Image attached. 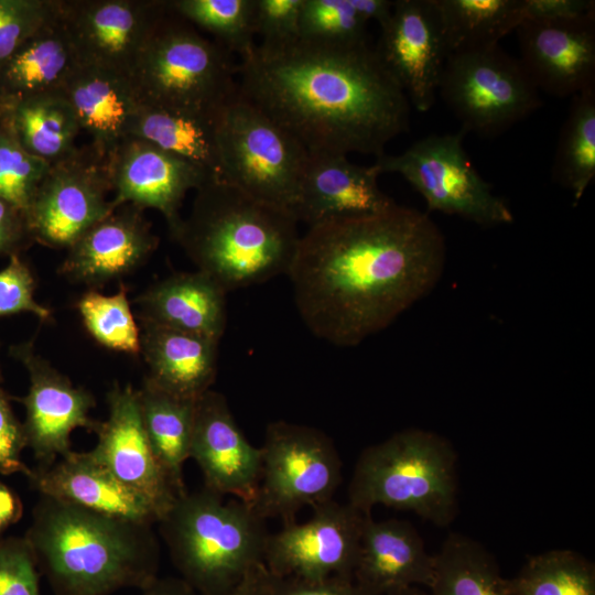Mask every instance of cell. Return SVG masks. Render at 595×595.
Masks as SVG:
<instances>
[{
	"label": "cell",
	"instance_id": "29",
	"mask_svg": "<svg viewBox=\"0 0 595 595\" xmlns=\"http://www.w3.org/2000/svg\"><path fill=\"white\" fill-rule=\"evenodd\" d=\"M0 123L30 154L50 163L76 149L80 126L62 91L0 104Z\"/></svg>",
	"mask_w": 595,
	"mask_h": 595
},
{
	"label": "cell",
	"instance_id": "22",
	"mask_svg": "<svg viewBox=\"0 0 595 595\" xmlns=\"http://www.w3.org/2000/svg\"><path fill=\"white\" fill-rule=\"evenodd\" d=\"M379 170L354 164L343 154H309L294 217L307 227L378 214L397 203L378 184Z\"/></svg>",
	"mask_w": 595,
	"mask_h": 595
},
{
	"label": "cell",
	"instance_id": "25",
	"mask_svg": "<svg viewBox=\"0 0 595 595\" xmlns=\"http://www.w3.org/2000/svg\"><path fill=\"white\" fill-rule=\"evenodd\" d=\"M141 351L150 382L175 396L197 400L217 374L219 340L140 322Z\"/></svg>",
	"mask_w": 595,
	"mask_h": 595
},
{
	"label": "cell",
	"instance_id": "52",
	"mask_svg": "<svg viewBox=\"0 0 595 595\" xmlns=\"http://www.w3.org/2000/svg\"><path fill=\"white\" fill-rule=\"evenodd\" d=\"M387 595H431L430 592L423 591L419 586H410L405 588H401L394 592H391Z\"/></svg>",
	"mask_w": 595,
	"mask_h": 595
},
{
	"label": "cell",
	"instance_id": "35",
	"mask_svg": "<svg viewBox=\"0 0 595 595\" xmlns=\"http://www.w3.org/2000/svg\"><path fill=\"white\" fill-rule=\"evenodd\" d=\"M508 582L512 595H595V566L575 551L550 550L530 556Z\"/></svg>",
	"mask_w": 595,
	"mask_h": 595
},
{
	"label": "cell",
	"instance_id": "7",
	"mask_svg": "<svg viewBox=\"0 0 595 595\" xmlns=\"http://www.w3.org/2000/svg\"><path fill=\"white\" fill-rule=\"evenodd\" d=\"M130 80L139 104L181 112L216 116L238 95L232 54L171 7Z\"/></svg>",
	"mask_w": 595,
	"mask_h": 595
},
{
	"label": "cell",
	"instance_id": "18",
	"mask_svg": "<svg viewBox=\"0 0 595 595\" xmlns=\"http://www.w3.org/2000/svg\"><path fill=\"white\" fill-rule=\"evenodd\" d=\"M107 163L113 206L133 204L156 209L170 232L182 220L180 209L187 192L214 178L197 165L134 137L125 139Z\"/></svg>",
	"mask_w": 595,
	"mask_h": 595
},
{
	"label": "cell",
	"instance_id": "8",
	"mask_svg": "<svg viewBox=\"0 0 595 595\" xmlns=\"http://www.w3.org/2000/svg\"><path fill=\"white\" fill-rule=\"evenodd\" d=\"M216 133L223 180L294 216L309 159L303 145L239 94L220 109Z\"/></svg>",
	"mask_w": 595,
	"mask_h": 595
},
{
	"label": "cell",
	"instance_id": "36",
	"mask_svg": "<svg viewBox=\"0 0 595 595\" xmlns=\"http://www.w3.org/2000/svg\"><path fill=\"white\" fill-rule=\"evenodd\" d=\"M171 9L215 36L231 54L245 55L255 44V0H173Z\"/></svg>",
	"mask_w": 595,
	"mask_h": 595
},
{
	"label": "cell",
	"instance_id": "20",
	"mask_svg": "<svg viewBox=\"0 0 595 595\" xmlns=\"http://www.w3.org/2000/svg\"><path fill=\"white\" fill-rule=\"evenodd\" d=\"M516 33L519 61L539 91L567 97L595 87V15L524 20Z\"/></svg>",
	"mask_w": 595,
	"mask_h": 595
},
{
	"label": "cell",
	"instance_id": "1",
	"mask_svg": "<svg viewBox=\"0 0 595 595\" xmlns=\"http://www.w3.org/2000/svg\"><path fill=\"white\" fill-rule=\"evenodd\" d=\"M445 262L439 226L428 214L396 204L310 226L286 274L306 327L333 345L351 347L433 291Z\"/></svg>",
	"mask_w": 595,
	"mask_h": 595
},
{
	"label": "cell",
	"instance_id": "26",
	"mask_svg": "<svg viewBox=\"0 0 595 595\" xmlns=\"http://www.w3.org/2000/svg\"><path fill=\"white\" fill-rule=\"evenodd\" d=\"M226 291L201 271L155 282L136 300L140 322L219 340L226 327Z\"/></svg>",
	"mask_w": 595,
	"mask_h": 595
},
{
	"label": "cell",
	"instance_id": "16",
	"mask_svg": "<svg viewBox=\"0 0 595 595\" xmlns=\"http://www.w3.org/2000/svg\"><path fill=\"white\" fill-rule=\"evenodd\" d=\"M12 356L20 360L29 375L28 393L20 399L25 408L22 423L26 447L45 468L72 451L71 434L84 428L94 432L98 421L90 419L94 396L73 382L46 359L35 353L31 342L11 347Z\"/></svg>",
	"mask_w": 595,
	"mask_h": 595
},
{
	"label": "cell",
	"instance_id": "49",
	"mask_svg": "<svg viewBox=\"0 0 595 595\" xmlns=\"http://www.w3.org/2000/svg\"><path fill=\"white\" fill-rule=\"evenodd\" d=\"M23 515V504L19 496L0 482V539L8 528L17 523Z\"/></svg>",
	"mask_w": 595,
	"mask_h": 595
},
{
	"label": "cell",
	"instance_id": "11",
	"mask_svg": "<svg viewBox=\"0 0 595 595\" xmlns=\"http://www.w3.org/2000/svg\"><path fill=\"white\" fill-rule=\"evenodd\" d=\"M261 448V469L255 510L283 524L296 513L334 499L342 482V461L334 442L315 428L271 422Z\"/></svg>",
	"mask_w": 595,
	"mask_h": 595
},
{
	"label": "cell",
	"instance_id": "3",
	"mask_svg": "<svg viewBox=\"0 0 595 595\" xmlns=\"http://www.w3.org/2000/svg\"><path fill=\"white\" fill-rule=\"evenodd\" d=\"M54 595L140 591L159 575L153 526L40 495L24 534Z\"/></svg>",
	"mask_w": 595,
	"mask_h": 595
},
{
	"label": "cell",
	"instance_id": "15",
	"mask_svg": "<svg viewBox=\"0 0 595 595\" xmlns=\"http://www.w3.org/2000/svg\"><path fill=\"white\" fill-rule=\"evenodd\" d=\"M375 47L380 61L407 95L426 112L435 104L450 55L435 0H397L380 26Z\"/></svg>",
	"mask_w": 595,
	"mask_h": 595
},
{
	"label": "cell",
	"instance_id": "50",
	"mask_svg": "<svg viewBox=\"0 0 595 595\" xmlns=\"http://www.w3.org/2000/svg\"><path fill=\"white\" fill-rule=\"evenodd\" d=\"M350 3L363 20L375 21L379 26L389 19L393 8L390 0H350Z\"/></svg>",
	"mask_w": 595,
	"mask_h": 595
},
{
	"label": "cell",
	"instance_id": "4",
	"mask_svg": "<svg viewBox=\"0 0 595 595\" xmlns=\"http://www.w3.org/2000/svg\"><path fill=\"white\" fill-rule=\"evenodd\" d=\"M174 240L226 292L286 273L301 235L290 213L259 202L224 180L197 188Z\"/></svg>",
	"mask_w": 595,
	"mask_h": 595
},
{
	"label": "cell",
	"instance_id": "24",
	"mask_svg": "<svg viewBox=\"0 0 595 595\" xmlns=\"http://www.w3.org/2000/svg\"><path fill=\"white\" fill-rule=\"evenodd\" d=\"M434 554L426 551L418 530L408 521H376L366 517L353 578L367 595H387L410 587H430Z\"/></svg>",
	"mask_w": 595,
	"mask_h": 595
},
{
	"label": "cell",
	"instance_id": "46",
	"mask_svg": "<svg viewBox=\"0 0 595 595\" xmlns=\"http://www.w3.org/2000/svg\"><path fill=\"white\" fill-rule=\"evenodd\" d=\"M526 20L563 21L595 15L594 0H524Z\"/></svg>",
	"mask_w": 595,
	"mask_h": 595
},
{
	"label": "cell",
	"instance_id": "9",
	"mask_svg": "<svg viewBox=\"0 0 595 595\" xmlns=\"http://www.w3.org/2000/svg\"><path fill=\"white\" fill-rule=\"evenodd\" d=\"M437 95L462 131L495 138L542 106L539 89L519 58L499 45L450 54Z\"/></svg>",
	"mask_w": 595,
	"mask_h": 595
},
{
	"label": "cell",
	"instance_id": "33",
	"mask_svg": "<svg viewBox=\"0 0 595 595\" xmlns=\"http://www.w3.org/2000/svg\"><path fill=\"white\" fill-rule=\"evenodd\" d=\"M431 595H512L494 555L479 542L450 533L434 554Z\"/></svg>",
	"mask_w": 595,
	"mask_h": 595
},
{
	"label": "cell",
	"instance_id": "34",
	"mask_svg": "<svg viewBox=\"0 0 595 595\" xmlns=\"http://www.w3.org/2000/svg\"><path fill=\"white\" fill-rule=\"evenodd\" d=\"M555 183L581 201L595 178V87L573 96L551 170Z\"/></svg>",
	"mask_w": 595,
	"mask_h": 595
},
{
	"label": "cell",
	"instance_id": "28",
	"mask_svg": "<svg viewBox=\"0 0 595 595\" xmlns=\"http://www.w3.org/2000/svg\"><path fill=\"white\" fill-rule=\"evenodd\" d=\"M79 64L61 12L0 65V104L61 91Z\"/></svg>",
	"mask_w": 595,
	"mask_h": 595
},
{
	"label": "cell",
	"instance_id": "44",
	"mask_svg": "<svg viewBox=\"0 0 595 595\" xmlns=\"http://www.w3.org/2000/svg\"><path fill=\"white\" fill-rule=\"evenodd\" d=\"M26 441L22 423L17 419L6 391L0 387V474L20 473L25 477L32 472L23 461Z\"/></svg>",
	"mask_w": 595,
	"mask_h": 595
},
{
	"label": "cell",
	"instance_id": "45",
	"mask_svg": "<svg viewBox=\"0 0 595 595\" xmlns=\"http://www.w3.org/2000/svg\"><path fill=\"white\" fill-rule=\"evenodd\" d=\"M273 576V575H272ZM270 595H367L353 577L300 578L273 576Z\"/></svg>",
	"mask_w": 595,
	"mask_h": 595
},
{
	"label": "cell",
	"instance_id": "43",
	"mask_svg": "<svg viewBox=\"0 0 595 595\" xmlns=\"http://www.w3.org/2000/svg\"><path fill=\"white\" fill-rule=\"evenodd\" d=\"M303 0H255V35L263 45H282L299 39Z\"/></svg>",
	"mask_w": 595,
	"mask_h": 595
},
{
	"label": "cell",
	"instance_id": "21",
	"mask_svg": "<svg viewBox=\"0 0 595 595\" xmlns=\"http://www.w3.org/2000/svg\"><path fill=\"white\" fill-rule=\"evenodd\" d=\"M158 244L143 209L122 204L88 228L67 249L60 273L74 283L96 288L137 270Z\"/></svg>",
	"mask_w": 595,
	"mask_h": 595
},
{
	"label": "cell",
	"instance_id": "19",
	"mask_svg": "<svg viewBox=\"0 0 595 595\" xmlns=\"http://www.w3.org/2000/svg\"><path fill=\"white\" fill-rule=\"evenodd\" d=\"M190 458L201 469L204 487L253 502L260 478L261 448L247 440L220 392L210 389L197 399Z\"/></svg>",
	"mask_w": 595,
	"mask_h": 595
},
{
	"label": "cell",
	"instance_id": "32",
	"mask_svg": "<svg viewBox=\"0 0 595 595\" xmlns=\"http://www.w3.org/2000/svg\"><path fill=\"white\" fill-rule=\"evenodd\" d=\"M450 54L489 48L526 20L524 0H435Z\"/></svg>",
	"mask_w": 595,
	"mask_h": 595
},
{
	"label": "cell",
	"instance_id": "37",
	"mask_svg": "<svg viewBox=\"0 0 595 595\" xmlns=\"http://www.w3.org/2000/svg\"><path fill=\"white\" fill-rule=\"evenodd\" d=\"M77 310L86 329L100 345L126 354H140V326L133 316L126 285L121 284L111 295L90 289L78 300Z\"/></svg>",
	"mask_w": 595,
	"mask_h": 595
},
{
	"label": "cell",
	"instance_id": "23",
	"mask_svg": "<svg viewBox=\"0 0 595 595\" xmlns=\"http://www.w3.org/2000/svg\"><path fill=\"white\" fill-rule=\"evenodd\" d=\"M40 495L99 513L154 526L161 516L143 496L127 487L87 452L71 451L26 477Z\"/></svg>",
	"mask_w": 595,
	"mask_h": 595
},
{
	"label": "cell",
	"instance_id": "48",
	"mask_svg": "<svg viewBox=\"0 0 595 595\" xmlns=\"http://www.w3.org/2000/svg\"><path fill=\"white\" fill-rule=\"evenodd\" d=\"M272 580V574L261 564L224 595H270Z\"/></svg>",
	"mask_w": 595,
	"mask_h": 595
},
{
	"label": "cell",
	"instance_id": "41",
	"mask_svg": "<svg viewBox=\"0 0 595 595\" xmlns=\"http://www.w3.org/2000/svg\"><path fill=\"white\" fill-rule=\"evenodd\" d=\"M40 575L24 536L0 539V595H41Z\"/></svg>",
	"mask_w": 595,
	"mask_h": 595
},
{
	"label": "cell",
	"instance_id": "30",
	"mask_svg": "<svg viewBox=\"0 0 595 595\" xmlns=\"http://www.w3.org/2000/svg\"><path fill=\"white\" fill-rule=\"evenodd\" d=\"M217 116L166 110L145 105L131 123L129 137L148 141L223 180L216 133Z\"/></svg>",
	"mask_w": 595,
	"mask_h": 595
},
{
	"label": "cell",
	"instance_id": "27",
	"mask_svg": "<svg viewBox=\"0 0 595 595\" xmlns=\"http://www.w3.org/2000/svg\"><path fill=\"white\" fill-rule=\"evenodd\" d=\"M61 91L105 158L129 137L140 106L129 78L79 63Z\"/></svg>",
	"mask_w": 595,
	"mask_h": 595
},
{
	"label": "cell",
	"instance_id": "2",
	"mask_svg": "<svg viewBox=\"0 0 595 595\" xmlns=\"http://www.w3.org/2000/svg\"><path fill=\"white\" fill-rule=\"evenodd\" d=\"M238 94L309 154H385L409 130L410 101L369 43H256L237 64Z\"/></svg>",
	"mask_w": 595,
	"mask_h": 595
},
{
	"label": "cell",
	"instance_id": "6",
	"mask_svg": "<svg viewBox=\"0 0 595 595\" xmlns=\"http://www.w3.org/2000/svg\"><path fill=\"white\" fill-rule=\"evenodd\" d=\"M457 455L446 439L422 429H405L366 447L357 458L347 502L371 513L386 506L416 513L439 527L457 510Z\"/></svg>",
	"mask_w": 595,
	"mask_h": 595
},
{
	"label": "cell",
	"instance_id": "40",
	"mask_svg": "<svg viewBox=\"0 0 595 595\" xmlns=\"http://www.w3.org/2000/svg\"><path fill=\"white\" fill-rule=\"evenodd\" d=\"M60 0H0V65L53 20Z\"/></svg>",
	"mask_w": 595,
	"mask_h": 595
},
{
	"label": "cell",
	"instance_id": "42",
	"mask_svg": "<svg viewBox=\"0 0 595 595\" xmlns=\"http://www.w3.org/2000/svg\"><path fill=\"white\" fill-rule=\"evenodd\" d=\"M35 280L29 266L19 255L9 256L8 264L0 270V317L22 312L48 321L51 310L34 298Z\"/></svg>",
	"mask_w": 595,
	"mask_h": 595
},
{
	"label": "cell",
	"instance_id": "17",
	"mask_svg": "<svg viewBox=\"0 0 595 595\" xmlns=\"http://www.w3.org/2000/svg\"><path fill=\"white\" fill-rule=\"evenodd\" d=\"M107 419L98 421L94 430L97 443L89 453L122 484L147 498L162 518L183 494L173 486L152 451L138 391L130 385H116L107 393Z\"/></svg>",
	"mask_w": 595,
	"mask_h": 595
},
{
	"label": "cell",
	"instance_id": "39",
	"mask_svg": "<svg viewBox=\"0 0 595 595\" xmlns=\"http://www.w3.org/2000/svg\"><path fill=\"white\" fill-rule=\"evenodd\" d=\"M50 164L26 152L0 123V198L26 214Z\"/></svg>",
	"mask_w": 595,
	"mask_h": 595
},
{
	"label": "cell",
	"instance_id": "38",
	"mask_svg": "<svg viewBox=\"0 0 595 595\" xmlns=\"http://www.w3.org/2000/svg\"><path fill=\"white\" fill-rule=\"evenodd\" d=\"M367 22L350 0H303L299 39L331 45L367 43Z\"/></svg>",
	"mask_w": 595,
	"mask_h": 595
},
{
	"label": "cell",
	"instance_id": "12",
	"mask_svg": "<svg viewBox=\"0 0 595 595\" xmlns=\"http://www.w3.org/2000/svg\"><path fill=\"white\" fill-rule=\"evenodd\" d=\"M107 158L93 145L54 161L43 177L26 218L33 241L68 249L116 207Z\"/></svg>",
	"mask_w": 595,
	"mask_h": 595
},
{
	"label": "cell",
	"instance_id": "31",
	"mask_svg": "<svg viewBox=\"0 0 595 595\" xmlns=\"http://www.w3.org/2000/svg\"><path fill=\"white\" fill-rule=\"evenodd\" d=\"M137 391L152 451L173 486L184 494L183 467L190 458L197 400L170 393L145 378Z\"/></svg>",
	"mask_w": 595,
	"mask_h": 595
},
{
	"label": "cell",
	"instance_id": "51",
	"mask_svg": "<svg viewBox=\"0 0 595 595\" xmlns=\"http://www.w3.org/2000/svg\"><path fill=\"white\" fill-rule=\"evenodd\" d=\"M141 595H198L181 577H156L141 589Z\"/></svg>",
	"mask_w": 595,
	"mask_h": 595
},
{
	"label": "cell",
	"instance_id": "10",
	"mask_svg": "<svg viewBox=\"0 0 595 595\" xmlns=\"http://www.w3.org/2000/svg\"><path fill=\"white\" fill-rule=\"evenodd\" d=\"M466 133H432L399 154H382L374 164L401 175L425 201L428 209L457 216L483 227L510 225L515 216L474 167L463 145Z\"/></svg>",
	"mask_w": 595,
	"mask_h": 595
},
{
	"label": "cell",
	"instance_id": "14",
	"mask_svg": "<svg viewBox=\"0 0 595 595\" xmlns=\"http://www.w3.org/2000/svg\"><path fill=\"white\" fill-rule=\"evenodd\" d=\"M312 509L307 521H292L269 533L266 567L277 577H353L369 513L334 499Z\"/></svg>",
	"mask_w": 595,
	"mask_h": 595
},
{
	"label": "cell",
	"instance_id": "13",
	"mask_svg": "<svg viewBox=\"0 0 595 595\" xmlns=\"http://www.w3.org/2000/svg\"><path fill=\"white\" fill-rule=\"evenodd\" d=\"M169 11L159 0H60L79 63L129 79Z\"/></svg>",
	"mask_w": 595,
	"mask_h": 595
},
{
	"label": "cell",
	"instance_id": "47",
	"mask_svg": "<svg viewBox=\"0 0 595 595\" xmlns=\"http://www.w3.org/2000/svg\"><path fill=\"white\" fill-rule=\"evenodd\" d=\"M31 241L26 214L0 198V256L18 255Z\"/></svg>",
	"mask_w": 595,
	"mask_h": 595
},
{
	"label": "cell",
	"instance_id": "5",
	"mask_svg": "<svg viewBox=\"0 0 595 595\" xmlns=\"http://www.w3.org/2000/svg\"><path fill=\"white\" fill-rule=\"evenodd\" d=\"M156 524L180 577L198 595H224L264 564L266 519L244 500L203 486L181 495Z\"/></svg>",
	"mask_w": 595,
	"mask_h": 595
}]
</instances>
